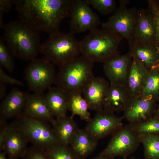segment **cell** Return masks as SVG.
<instances>
[{"instance_id":"6da1fadb","label":"cell","mask_w":159,"mask_h":159,"mask_svg":"<svg viewBox=\"0 0 159 159\" xmlns=\"http://www.w3.org/2000/svg\"><path fill=\"white\" fill-rule=\"evenodd\" d=\"M72 1L18 0L14 4L21 19L50 34L59 31L61 22L70 13Z\"/></svg>"},{"instance_id":"7a4b0ae2","label":"cell","mask_w":159,"mask_h":159,"mask_svg":"<svg viewBox=\"0 0 159 159\" xmlns=\"http://www.w3.org/2000/svg\"><path fill=\"white\" fill-rule=\"evenodd\" d=\"M2 38L12 55L25 60H32L40 52L39 31L22 20L4 24Z\"/></svg>"},{"instance_id":"3957f363","label":"cell","mask_w":159,"mask_h":159,"mask_svg":"<svg viewBox=\"0 0 159 159\" xmlns=\"http://www.w3.org/2000/svg\"><path fill=\"white\" fill-rule=\"evenodd\" d=\"M123 38L104 29H96L80 41L81 55L94 63H104L119 54L118 48Z\"/></svg>"},{"instance_id":"277c9868","label":"cell","mask_w":159,"mask_h":159,"mask_svg":"<svg viewBox=\"0 0 159 159\" xmlns=\"http://www.w3.org/2000/svg\"><path fill=\"white\" fill-rule=\"evenodd\" d=\"M94 63L80 55L59 67L54 84L68 93H82L85 87L94 76Z\"/></svg>"},{"instance_id":"5b68a950","label":"cell","mask_w":159,"mask_h":159,"mask_svg":"<svg viewBox=\"0 0 159 159\" xmlns=\"http://www.w3.org/2000/svg\"><path fill=\"white\" fill-rule=\"evenodd\" d=\"M40 52L59 67L81 55L80 41L69 32L58 31L50 34L47 41L42 44Z\"/></svg>"},{"instance_id":"8992f818","label":"cell","mask_w":159,"mask_h":159,"mask_svg":"<svg viewBox=\"0 0 159 159\" xmlns=\"http://www.w3.org/2000/svg\"><path fill=\"white\" fill-rule=\"evenodd\" d=\"M14 125L33 145L44 150L59 144L51 127L46 122L30 117L22 112Z\"/></svg>"},{"instance_id":"52a82bcc","label":"cell","mask_w":159,"mask_h":159,"mask_svg":"<svg viewBox=\"0 0 159 159\" xmlns=\"http://www.w3.org/2000/svg\"><path fill=\"white\" fill-rule=\"evenodd\" d=\"M138 18V10L135 8L119 6L102 24V28L125 38L130 47L135 42Z\"/></svg>"},{"instance_id":"ba28073f","label":"cell","mask_w":159,"mask_h":159,"mask_svg":"<svg viewBox=\"0 0 159 159\" xmlns=\"http://www.w3.org/2000/svg\"><path fill=\"white\" fill-rule=\"evenodd\" d=\"M54 65L45 58L31 60L24 74L30 90L33 92H43L55 84L57 73Z\"/></svg>"},{"instance_id":"9c48e42d","label":"cell","mask_w":159,"mask_h":159,"mask_svg":"<svg viewBox=\"0 0 159 159\" xmlns=\"http://www.w3.org/2000/svg\"><path fill=\"white\" fill-rule=\"evenodd\" d=\"M140 143L138 135L129 125L123 126L112 134L107 147L99 154L113 158L117 156L127 158L137 149Z\"/></svg>"},{"instance_id":"30bf717a","label":"cell","mask_w":159,"mask_h":159,"mask_svg":"<svg viewBox=\"0 0 159 159\" xmlns=\"http://www.w3.org/2000/svg\"><path fill=\"white\" fill-rule=\"evenodd\" d=\"M69 14V32L74 35L90 32L101 24L100 17L92 11L86 0H72Z\"/></svg>"},{"instance_id":"8fae6325","label":"cell","mask_w":159,"mask_h":159,"mask_svg":"<svg viewBox=\"0 0 159 159\" xmlns=\"http://www.w3.org/2000/svg\"><path fill=\"white\" fill-rule=\"evenodd\" d=\"M88 122L84 129L97 141L113 134L123 126L122 118L103 109L96 112Z\"/></svg>"},{"instance_id":"7c38bea8","label":"cell","mask_w":159,"mask_h":159,"mask_svg":"<svg viewBox=\"0 0 159 159\" xmlns=\"http://www.w3.org/2000/svg\"><path fill=\"white\" fill-rule=\"evenodd\" d=\"M157 102L141 95L131 97L124 110L123 117L130 124L143 122L153 117Z\"/></svg>"},{"instance_id":"4fadbf2b","label":"cell","mask_w":159,"mask_h":159,"mask_svg":"<svg viewBox=\"0 0 159 159\" xmlns=\"http://www.w3.org/2000/svg\"><path fill=\"white\" fill-rule=\"evenodd\" d=\"M132 58L128 53L119 54L103 63V69L110 84L125 86Z\"/></svg>"},{"instance_id":"5bb4252c","label":"cell","mask_w":159,"mask_h":159,"mask_svg":"<svg viewBox=\"0 0 159 159\" xmlns=\"http://www.w3.org/2000/svg\"><path fill=\"white\" fill-rule=\"evenodd\" d=\"M110 85L109 82L103 77L94 76L92 79L82 92L89 109L96 112L103 109Z\"/></svg>"},{"instance_id":"9a60e30c","label":"cell","mask_w":159,"mask_h":159,"mask_svg":"<svg viewBox=\"0 0 159 159\" xmlns=\"http://www.w3.org/2000/svg\"><path fill=\"white\" fill-rule=\"evenodd\" d=\"M156 25L151 13L148 9H140L135 43H156Z\"/></svg>"},{"instance_id":"2e32d148","label":"cell","mask_w":159,"mask_h":159,"mask_svg":"<svg viewBox=\"0 0 159 159\" xmlns=\"http://www.w3.org/2000/svg\"><path fill=\"white\" fill-rule=\"evenodd\" d=\"M128 52L148 71L159 63V47L156 43L135 42L129 47Z\"/></svg>"},{"instance_id":"e0dca14e","label":"cell","mask_w":159,"mask_h":159,"mask_svg":"<svg viewBox=\"0 0 159 159\" xmlns=\"http://www.w3.org/2000/svg\"><path fill=\"white\" fill-rule=\"evenodd\" d=\"M44 98L50 113L55 119L67 115L69 110L68 93L57 87H51L44 95Z\"/></svg>"},{"instance_id":"ac0fdd59","label":"cell","mask_w":159,"mask_h":159,"mask_svg":"<svg viewBox=\"0 0 159 159\" xmlns=\"http://www.w3.org/2000/svg\"><path fill=\"white\" fill-rule=\"evenodd\" d=\"M43 92L28 94L23 112L30 117L52 124L55 118L46 104Z\"/></svg>"},{"instance_id":"d6986e66","label":"cell","mask_w":159,"mask_h":159,"mask_svg":"<svg viewBox=\"0 0 159 159\" xmlns=\"http://www.w3.org/2000/svg\"><path fill=\"white\" fill-rule=\"evenodd\" d=\"M28 94L15 88L3 99L0 104V117L5 120L16 117L23 110Z\"/></svg>"},{"instance_id":"ffe728a7","label":"cell","mask_w":159,"mask_h":159,"mask_svg":"<svg viewBox=\"0 0 159 159\" xmlns=\"http://www.w3.org/2000/svg\"><path fill=\"white\" fill-rule=\"evenodd\" d=\"M28 140L20 130L14 125L9 126L5 139L3 149L9 159L22 157L27 149Z\"/></svg>"},{"instance_id":"44dd1931","label":"cell","mask_w":159,"mask_h":159,"mask_svg":"<svg viewBox=\"0 0 159 159\" xmlns=\"http://www.w3.org/2000/svg\"><path fill=\"white\" fill-rule=\"evenodd\" d=\"M131 97L125 86L110 84L103 109L114 113L124 111Z\"/></svg>"},{"instance_id":"7402d4cb","label":"cell","mask_w":159,"mask_h":159,"mask_svg":"<svg viewBox=\"0 0 159 159\" xmlns=\"http://www.w3.org/2000/svg\"><path fill=\"white\" fill-rule=\"evenodd\" d=\"M148 70L132 58L125 86L131 97L140 95L143 90Z\"/></svg>"},{"instance_id":"603a6c76","label":"cell","mask_w":159,"mask_h":159,"mask_svg":"<svg viewBox=\"0 0 159 159\" xmlns=\"http://www.w3.org/2000/svg\"><path fill=\"white\" fill-rule=\"evenodd\" d=\"M52 128L59 144L69 146L79 129L71 117L55 119Z\"/></svg>"},{"instance_id":"cb8c5ba5","label":"cell","mask_w":159,"mask_h":159,"mask_svg":"<svg viewBox=\"0 0 159 159\" xmlns=\"http://www.w3.org/2000/svg\"><path fill=\"white\" fill-rule=\"evenodd\" d=\"M97 144L85 129H79L69 146L79 158L84 159L93 152Z\"/></svg>"},{"instance_id":"d4e9b609","label":"cell","mask_w":159,"mask_h":159,"mask_svg":"<svg viewBox=\"0 0 159 159\" xmlns=\"http://www.w3.org/2000/svg\"><path fill=\"white\" fill-rule=\"evenodd\" d=\"M69 110L71 112V117L75 115L80 117L81 119L88 121L91 118L88 104L82 96V93L75 92L69 93Z\"/></svg>"},{"instance_id":"484cf974","label":"cell","mask_w":159,"mask_h":159,"mask_svg":"<svg viewBox=\"0 0 159 159\" xmlns=\"http://www.w3.org/2000/svg\"><path fill=\"white\" fill-rule=\"evenodd\" d=\"M141 95L159 102V67H154L148 71L145 86Z\"/></svg>"},{"instance_id":"4316f807","label":"cell","mask_w":159,"mask_h":159,"mask_svg":"<svg viewBox=\"0 0 159 159\" xmlns=\"http://www.w3.org/2000/svg\"><path fill=\"white\" fill-rule=\"evenodd\" d=\"M145 159H159V134L138 135Z\"/></svg>"},{"instance_id":"83f0119b","label":"cell","mask_w":159,"mask_h":159,"mask_svg":"<svg viewBox=\"0 0 159 159\" xmlns=\"http://www.w3.org/2000/svg\"><path fill=\"white\" fill-rule=\"evenodd\" d=\"M129 125L138 135L159 134V119L153 117L143 122Z\"/></svg>"},{"instance_id":"f1b7e54d","label":"cell","mask_w":159,"mask_h":159,"mask_svg":"<svg viewBox=\"0 0 159 159\" xmlns=\"http://www.w3.org/2000/svg\"><path fill=\"white\" fill-rule=\"evenodd\" d=\"M44 150L49 159H80L68 146L58 144Z\"/></svg>"},{"instance_id":"f546056e","label":"cell","mask_w":159,"mask_h":159,"mask_svg":"<svg viewBox=\"0 0 159 159\" xmlns=\"http://www.w3.org/2000/svg\"><path fill=\"white\" fill-rule=\"evenodd\" d=\"M2 38L0 39V66L7 71L11 73L14 69V63L13 58Z\"/></svg>"},{"instance_id":"4dcf8cb0","label":"cell","mask_w":159,"mask_h":159,"mask_svg":"<svg viewBox=\"0 0 159 159\" xmlns=\"http://www.w3.org/2000/svg\"><path fill=\"white\" fill-rule=\"evenodd\" d=\"M90 5L100 14L105 15L113 13L116 9L114 0H86Z\"/></svg>"},{"instance_id":"1f68e13d","label":"cell","mask_w":159,"mask_h":159,"mask_svg":"<svg viewBox=\"0 0 159 159\" xmlns=\"http://www.w3.org/2000/svg\"><path fill=\"white\" fill-rule=\"evenodd\" d=\"M22 157V159H49L44 150L34 145L27 148Z\"/></svg>"},{"instance_id":"d6a6232c","label":"cell","mask_w":159,"mask_h":159,"mask_svg":"<svg viewBox=\"0 0 159 159\" xmlns=\"http://www.w3.org/2000/svg\"><path fill=\"white\" fill-rule=\"evenodd\" d=\"M148 9L154 18L156 29V42L159 47V3L156 0L148 1Z\"/></svg>"},{"instance_id":"836d02e7","label":"cell","mask_w":159,"mask_h":159,"mask_svg":"<svg viewBox=\"0 0 159 159\" xmlns=\"http://www.w3.org/2000/svg\"><path fill=\"white\" fill-rule=\"evenodd\" d=\"M0 82L5 84L16 85L23 86L24 84L21 81L14 78L6 74L3 68L0 66Z\"/></svg>"},{"instance_id":"e575fe53","label":"cell","mask_w":159,"mask_h":159,"mask_svg":"<svg viewBox=\"0 0 159 159\" xmlns=\"http://www.w3.org/2000/svg\"><path fill=\"white\" fill-rule=\"evenodd\" d=\"M13 3H14V0H0V27L1 28L4 25L3 22L4 14L11 9Z\"/></svg>"},{"instance_id":"d590c367","label":"cell","mask_w":159,"mask_h":159,"mask_svg":"<svg viewBox=\"0 0 159 159\" xmlns=\"http://www.w3.org/2000/svg\"><path fill=\"white\" fill-rule=\"evenodd\" d=\"M6 120L0 117V149L3 151L4 143L9 125L6 122Z\"/></svg>"},{"instance_id":"8d00e7d4","label":"cell","mask_w":159,"mask_h":159,"mask_svg":"<svg viewBox=\"0 0 159 159\" xmlns=\"http://www.w3.org/2000/svg\"><path fill=\"white\" fill-rule=\"evenodd\" d=\"M6 85L0 82V99H3L6 96Z\"/></svg>"},{"instance_id":"74e56055","label":"cell","mask_w":159,"mask_h":159,"mask_svg":"<svg viewBox=\"0 0 159 159\" xmlns=\"http://www.w3.org/2000/svg\"><path fill=\"white\" fill-rule=\"evenodd\" d=\"M114 158L112 157L99 154L98 155L93 158L92 159H114Z\"/></svg>"},{"instance_id":"f35d334b","label":"cell","mask_w":159,"mask_h":159,"mask_svg":"<svg viewBox=\"0 0 159 159\" xmlns=\"http://www.w3.org/2000/svg\"><path fill=\"white\" fill-rule=\"evenodd\" d=\"M158 102L159 103V102ZM153 117L159 119V103L156 108Z\"/></svg>"},{"instance_id":"ab89813d","label":"cell","mask_w":159,"mask_h":159,"mask_svg":"<svg viewBox=\"0 0 159 159\" xmlns=\"http://www.w3.org/2000/svg\"><path fill=\"white\" fill-rule=\"evenodd\" d=\"M120 6H126V5L129 2L128 0H120L119 1Z\"/></svg>"},{"instance_id":"60d3db41","label":"cell","mask_w":159,"mask_h":159,"mask_svg":"<svg viewBox=\"0 0 159 159\" xmlns=\"http://www.w3.org/2000/svg\"><path fill=\"white\" fill-rule=\"evenodd\" d=\"M6 154L3 151H1L0 153V159H7L6 156Z\"/></svg>"},{"instance_id":"b9f144b4","label":"cell","mask_w":159,"mask_h":159,"mask_svg":"<svg viewBox=\"0 0 159 159\" xmlns=\"http://www.w3.org/2000/svg\"><path fill=\"white\" fill-rule=\"evenodd\" d=\"M122 159H138V158H123Z\"/></svg>"},{"instance_id":"7bdbcfd3","label":"cell","mask_w":159,"mask_h":159,"mask_svg":"<svg viewBox=\"0 0 159 159\" xmlns=\"http://www.w3.org/2000/svg\"><path fill=\"white\" fill-rule=\"evenodd\" d=\"M158 2L159 3V0H158Z\"/></svg>"}]
</instances>
